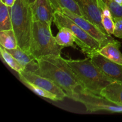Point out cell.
I'll use <instances>...</instances> for the list:
<instances>
[{"label": "cell", "instance_id": "obj_15", "mask_svg": "<svg viewBox=\"0 0 122 122\" xmlns=\"http://www.w3.org/2000/svg\"><path fill=\"white\" fill-rule=\"evenodd\" d=\"M58 30L59 32L55 36L57 44L63 48L75 47L74 43L76 42V38L72 32L67 27H61Z\"/></svg>", "mask_w": 122, "mask_h": 122}, {"label": "cell", "instance_id": "obj_19", "mask_svg": "<svg viewBox=\"0 0 122 122\" xmlns=\"http://www.w3.org/2000/svg\"><path fill=\"white\" fill-rule=\"evenodd\" d=\"M19 78H20V81L22 82V83L26 86H27L30 90L32 91V92H33L36 95L45 98L49 99V100H52V101H58V98L55 95L52 94V93L48 91H46L45 89H42V88H40V87L38 86L35 85L33 84V83H30V82H28V81H26V79H25L23 77H19Z\"/></svg>", "mask_w": 122, "mask_h": 122}, {"label": "cell", "instance_id": "obj_16", "mask_svg": "<svg viewBox=\"0 0 122 122\" xmlns=\"http://www.w3.org/2000/svg\"><path fill=\"white\" fill-rule=\"evenodd\" d=\"M13 29L11 7L0 2V31Z\"/></svg>", "mask_w": 122, "mask_h": 122}, {"label": "cell", "instance_id": "obj_13", "mask_svg": "<svg viewBox=\"0 0 122 122\" xmlns=\"http://www.w3.org/2000/svg\"><path fill=\"white\" fill-rule=\"evenodd\" d=\"M101 95L116 104L122 106V82L115 81L109 84L102 89Z\"/></svg>", "mask_w": 122, "mask_h": 122}, {"label": "cell", "instance_id": "obj_3", "mask_svg": "<svg viewBox=\"0 0 122 122\" xmlns=\"http://www.w3.org/2000/svg\"><path fill=\"white\" fill-rule=\"evenodd\" d=\"M11 15L18 46L30 53L34 22L30 6L26 0H15L11 7Z\"/></svg>", "mask_w": 122, "mask_h": 122}, {"label": "cell", "instance_id": "obj_4", "mask_svg": "<svg viewBox=\"0 0 122 122\" xmlns=\"http://www.w3.org/2000/svg\"><path fill=\"white\" fill-rule=\"evenodd\" d=\"M51 23L34 21L30 53L39 59L47 56H61L63 46L57 44L51 31Z\"/></svg>", "mask_w": 122, "mask_h": 122}, {"label": "cell", "instance_id": "obj_5", "mask_svg": "<svg viewBox=\"0 0 122 122\" xmlns=\"http://www.w3.org/2000/svg\"><path fill=\"white\" fill-rule=\"evenodd\" d=\"M53 22L58 29L61 27H67L72 32L76 38L75 43L81 48L84 54L89 50H99L101 49V44L97 40L61 12L56 11Z\"/></svg>", "mask_w": 122, "mask_h": 122}, {"label": "cell", "instance_id": "obj_20", "mask_svg": "<svg viewBox=\"0 0 122 122\" xmlns=\"http://www.w3.org/2000/svg\"><path fill=\"white\" fill-rule=\"evenodd\" d=\"M56 10L60 8H67L77 15L83 17L79 7L75 0H51Z\"/></svg>", "mask_w": 122, "mask_h": 122}, {"label": "cell", "instance_id": "obj_9", "mask_svg": "<svg viewBox=\"0 0 122 122\" xmlns=\"http://www.w3.org/2000/svg\"><path fill=\"white\" fill-rule=\"evenodd\" d=\"M18 74L19 77H23L28 82L52 93L58 98V101H61L64 100V98L67 97V95L65 91L49 79L37 75L35 73L25 70H23Z\"/></svg>", "mask_w": 122, "mask_h": 122}, {"label": "cell", "instance_id": "obj_12", "mask_svg": "<svg viewBox=\"0 0 122 122\" xmlns=\"http://www.w3.org/2000/svg\"><path fill=\"white\" fill-rule=\"evenodd\" d=\"M17 60L25 71L35 73L38 69L36 59L31 54L26 52L17 46L12 50H7Z\"/></svg>", "mask_w": 122, "mask_h": 122}, {"label": "cell", "instance_id": "obj_8", "mask_svg": "<svg viewBox=\"0 0 122 122\" xmlns=\"http://www.w3.org/2000/svg\"><path fill=\"white\" fill-rule=\"evenodd\" d=\"M85 54L106 76L113 81L122 82V65L107 58L98 50H89Z\"/></svg>", "mask_w": 122, "mask_h": 122}, {"label": "cell", "instance_id": "obj_24", "mask_svg": "<svg viewBox=\"0 0 122 122\" xmlns=\"http://www.w3.org/2000/svg\"><path fill=\"white\" fill-rule=\"evenodd\" d=\"M0 1L8 7H11L14 5L15 0H0Z\"/></svg>", "mask_w": 122, "mask_h": 122}, {"label": "cell", "instance_id": "obj_10", "mask_svg": "<svg viewBox=\"0 0 122 122\" xmlns=\"http://www.w3.org/2000/svg\"><path fill=\"white\" fill-rule=\"evenodd\" d=\"M79 7L83 17L98 27L105 33L106 30L102 23V10L98 0H75ZM109 35V34H108Z\"/></svg>", "mask_w": 122, "mask_h": 122}, {"label": "cell", "instance_id": "obj_17", "mask_svg": "<svg viewBox=\"0 0 122 122\" xmlns=\"http://www.w3.org/2000/svg\"><path fill=\"white\" fill-rule=\"evenodd\" d=\"M0 44L6 50H12L17 47L16 36L13 29L0 31Z\"/></svg>", "mask_w": 122, "mask_h": 122}, {"label": "cell", "instance_id": "obj_21", "mask_svg": "<svg viewBox=\"0 0 122 122\" xmlns=\"http://www.w3.org/2000/svg\"><path fill=\"white\" fill-rule=\"evenodd\" d=\"M106 5L112 13L114 20L122 19V5L115 0H99Z\"/></svg>", "mask_w": 122, "mask_h": 122}, {"label": "cell", "instance_id": "obj_22", "mask_svg": "<svg viewBox=\"0 0 122 122\" xmlns=\"http://www.w3.org/2000/svg\"><path fill=\"white\" fill-rule=\"evenodd\" d=\"M102 23L106 32L109 35H113L115 28V21L113 17L102 14Z\"/></svg>", "mask_w": 122, "mask_h": 122}, {"label": "cell", "instance_id": "obj_7", "mask_svg": "<svg viewBox=\"0 0 122 122\" xmlns=\"http://www.w3.org/2000/svg\"><path fill=\"white\" fill-rule=\"evenodd\" d=\"M57 11L61 12L62 13L67 15L68 17L73 20L77 25L82 27L86 32H88L94 39L97 40L101 44V48L109 43L113 42L116 41L111 36V35L104 33L98 27L87 20L86 18L77 15L76 13L68 10L67 8H60Z\"/></svg>", "mask_w": 122, "mask_h": 122}, {"label": "cell", "instance_id": "obj_6", "mask_svg": "<svg viewBox=\"0 0 122 122\" xmlns=\"http://www.w3.org/2000/svg\"><path fill=\"white\" fill-rule=\"evenodd\" d=\"M70 99L83 104L87 112H97L100 111L122 113V106L109 101L101 95L94 94L79 87Z\"/></svg>", "mask_w": 122, "mask_h": 122}, {"label": "cell", "instance_id": "obj_1", "mask_svg": "<svg viewBox=\"0 0 122 122\" xmlns=\"http://www.w3.org/2000/svg\"><path fill=\"white\" fill-rule=\"evenodd\" d=\"M38 69L35 73L49 79L65 91L71 98L81 86L75 73L61 56H47L37 59Z\"/></svg>", "mask_w": 122, "mask_h": 122}, {"label": "cell", "instance_id": "obj_25", "mask_svg": "<svg viewBox=\"0 0 122 122\" xmlns=\"http://www.w3.org/2000/svg\"><path fill=\"white\" fill-rule=\"evenodd\" d=\"M26 1L27 2V3L29 5H31L33 2L35 1V0H26Z\"/></svg>", "mask_w": 122, "mask_h": 122}, {"label": "cell", "instance_id": "obj_26", "mask_svg": "<svg viewBox=\"0 0 122 122\" xmlns=\"http://www.w3.org/2000/svg\"><path fill=\"white\" fill-rule=\"evenodd\" d=\"M115 1H116L117 3H119V4H120L122 5V0H115Z\"/></svg>", "mask_w": 122, "mask_h": 122}, {"label": "cell", "instance_id": "obj_11", "mask_svg": "<svg viewBox=\"0 0 122 122\" xmlns=\"http://www.w3.org/2000/svg\"><path fill=\"white\" fill-rule=\"evenodd\" d=\"M30 6L33 21L52 24L57 10L51 0H35Z\"/></svg>", "mask_w": 122, "mask_h": 122}, {"label": "cell", "instance_id": "obj_18", "mask_svg": "<svg viewBox=\"0 0 122 122\" xmlns=\"http://www.w3.org/2000/svg\"><path fill=\"white\" fill-rule=\"evenodd\" d=\"M0 52H1V57L2 58V59L11 69L14 70V71H17L18 73L24 70L22 66L17 61V60L13 57V55L10 53L5 48H4L1 45L0 46Z\"/></svg>", "mask_w": 122, "mask_h": 122}, {"label": "cell", "instance_id": "obj_2", "mask_svg": "<svg viewBox=\"0 0 122 122\" xmlns=\"http://www.w3.org/2000/svg\"><path fill=\"white\" fill-rule=\"evenodd\" d=\"M81 88L94 94L101 95L102 89L115 82L104 74L89 57L83 60L66 59Z\"/></svg>", "mask_w": 122, "mask_h": 122}, {"label": "cell", "instance_id": "obj_14", "mask_svg": "<svg viewBox=\"0 0 122 122\" xmlns=\"http://www.w3.org/2000/svg\"><path fill=\"white\" fill-rule=\"evenodd\" d=\"M120 46V43L116 40L102 46L98 51L108 59L122 65V54L119 49Z\"/></svg>", "mask_w": 122, "mask_h": 122}, {"label": "cell", "instance_id": "obj_23", "mask_svg": "<svg viewBox=\"0 0 122 122\" xmlns=\"http://www.w3.org/2000/svg\"><path fill=\"white\" fill-rule=\"evenodd\" d=\"M115 21V28H114L113 35L117 38L122 39V19H117Z\"/></svg>", "mask_w": 122, "mask_h": 122}]
</instances>
